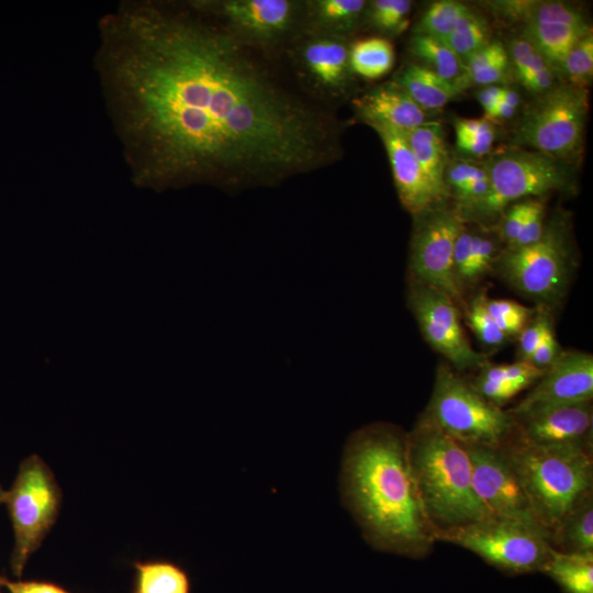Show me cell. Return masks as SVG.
Here are the masks:
<instances>
[{
    "instance_id": "cell-22",
    "label": "cell",
    "mask_w": 593,
    "mask_h": 593,
    "mask_svg": "<svg viewBox=\"0 0 593 593\" xmlns=\"http://www.w3.org/2000/svg\"><path fill=\"white\" fill-rule=\"evenodd\" d=\"M394 82L424 111L439 110L461 93L452 82L417 64H407Z\"/></svg>"
},
{
    "instance_id": "cell-3",
    "label": "cell",
    "mask_w": 593,
    "mask_h": 593,
    "mask_svg": "<svg viewBox=\"0 0 593 593\" xmlns=\"http://www.w3.org/2000/svg\"><path fill=\"white\" fill-rule=\"evenodd\" d=\"M407 448L417 494L436 540L489 516L473 490L465 446L425 413L407 433Z\"/></svg>"
},
{
    "instance_id": "cell-46",
    "label": "cell",
    "mask_w": 593,
    "mask_h": 593,
    "mask_svg": "<svg viewBox=\"0 0 593 593\" xmlns=\"http://www.w3.org/2000/svg\"><path fill=\"white\" fill-rule=\"evenodd\" d=\"M556 78V70L549 64H546L532 72L522 85L530 92L539 96L549 91L557 85Z\"/></svg>"
},
{
    "instance_id": "cell-34",
    "label": "cell",
    "mask_w": 593,
    "mask_h": 593,
    "mask_svg": "<svg viewBox=\"0 0 593 593\" xmlns=\"http://www.w3.org/2000/svg\"><path fill=\"white\" fill-rule=\"evenodd\" d=\"M545 373L529 361L518 360L507 365H488L481 367L480 376L511 385L517 393L536 383Z\"/></svg>"
},
{
    "instance_id": "cell-9",
    "label": "cell",
    "mask_w": 593,
    "mask_h": 593,
    "mask_svg": "<svg viewBox=\"0 0 593 593\" xmlns=\"http://www.w3.org/2000/svg\"><path fill=\"white\" fill-rule=\"evenodd\" d=\"M507 574L544 570L552 547L534 522L488 516L445 537Z\"/></svg>"
},
{
    "instance_id": "cell-51",
    "label": "cell",
    "mask_w": 593,
    "mask_h": 593,
    "mask_svg": "<svg viewBox=\"0 0 593 593\" xmlns=\"http://www.w3.org/2000/svg\"><path fill=\"white\" fill-rule=\"evenodd\" d=\"M501 100L506 104L511 105L512 108L517 109L521 102V97L515 90L504 88Z\"/></svg>"
},
{
    "instance_id": "cell-18",
    "label": "cell",
    "mask_w": 593,
    "mask_h": 593,
    "mask_svg": "<svg viewBox=\"0 0 593 593\" xmlns=\"http://www.w3.org/2000/svg\"><path fill=\"white\" fill-rule=\"evenodd\" d=\"M379 135L392 170L402 205L416 215L443 201L416 160L404 132L382 124H369Z\"/></svg>"
},
{
    "instance_id": "cell-4",
    "label": "cell",
    "mask_w": 593,
    "mask_h": 593,
    "mask_svg": "<svg viewBox=\"0 0 593 593\" xmlns=\"http://www.w3.org/2000/svg\"><path fill=\"white\" fill-rule=\"evenodd\" d=\"M517 472L536 523L550 536L593 485L592 446L537 445L513 435L500 447Z\"/></svg>"
},
{
    "instance_id": "cell-45",
    "label": "cell",
    "mask_w": 593,
    "mask_h": 593,
    "mask_svg": "<svg viewBox=\"0 0 593 593\" xmlns=\"http://www.w3.org/2000/svg\"><path fill=\"white\" fill-rule=\"evenodd\" d=\"M0 585L9 593H70L59 585L42 581H10L0 575Z\"/></svg>"
},
{
    "instance_id": "cell-29",
    "label": "cell",
    "mask_w": 593,
    "mask_h": 593,
    "mask_svg": "<svg viewBox=\"0 0 593 593\" xmlns=\"http://www.w3.org/2000/svg\"><path fill=\"white\" fill-rule=\"evenodd\" d=\"M411 53L441 79L455 82L465 71V65L446 42L425 35L413 34L409 46Z\"/></svg>"
},
{
    "instance_id": "cell-6",
    "label": "cell",
    "mask_w": 593,
    "mask_h": 593,
    "mask_svg": "<svg viewBox=\"0 0 593 593\" xmlns=\"http://www.w3.org/2000/svg\"><path fill=\"white\" fill-rule=\"evenodd\" d=\"M589 112V90L557 83L525 110L513 141L559 160L570 163L583 146Z\"/></svg>"
},
{
    "instance_id": "cell-23",
    "label": "cell",
    "mask_w": 593,
    "mask_h": 593,
    "mask_svg": "<svg viewBox=\"0 0 593 593\" xmlns=\"http://www.w3.org/2000/svg\"><path fill=\"white\" fill-rule=\"evenodd\" d=\"M590 32L592 30L589 24H527L523 27L522 36L537 49L558 74L560 65L570 49Z\"/></svg>"
},
{
    "instance_id": "cell-10",
    "label": "cell",
    "mask_w": 593,
    "mask_h": 593,
    "mask_svg": "<svg viewBox=\"0 0 593 593\" xmlns=\"http://www.w3.org/2000/svg\"><path fill=\"white\" fill-rule=\"evenodd\" d=\"M493 269L522 295L544 305H556L570 280V250L562 233L551 226L532 245L506 248L497 255Z\"/></svg>"
},
{
    "instance_id": "cell-14",
    "label": "cell",
    "mask_w": 593,
    "mask_h": 593,
    "mask_svg": "<svg viewBox=\"0 0 593 593\" xmlns=\"http://www.w3.org/2000/svg\"><path fill=\"white\" fill-rule=\"evenodd\" d=\"M465 448L470 460L473 490L488 515L536 523L522 481L502 449L484 446Z\"/></svg>"
},
{
    "instance_id": "cell-30",
    "label": "cell",
    "mask_w": 593,
    "mask_h": 593,
    "mask_svg": "<svg viewBox=\"0 0 593 593\" xmlns=\"http://www.w3.org/2000/svg\"><path fill=\"white\" fill-rule=\"evenodd\" d=\"M445 42L465 63L471 55L490 43L488 22L482 15L468 8Z\"/></svg>"
},
{
    "instance_id": "cell-12",
    "label": "cell",
    "mask_w": 593,
    "mask_h": 593,
    "mask_svg": "<svg viewBox=\"0 0 593 593\" xmlns=\"http://www.w3.org/2000/svg\"><path fill=\"white\" fill-rule=\"evenodd\" d=\"M411 240L410 270L414 281L434 287L456 303L462 301L452 268L456 239L465 227L458 210L436 204L415 215Z\"/></svg>"
},
{
    "instance_id": "cell-21",
    "label": "cell",
    "mask_w": 593,
    "mask_h": 593,
    "mask_svg": "<svg viewBox=\"0 0 593 593\" xmlns=\"http://www.w3.org/2000/svg\"><path fill=\"white\" fill-rule=\"evenodd\" d=\"M405 136L421 168L444 199L448 193L445 172L449 163L441 125L438 122H425L405 132Z\"/></svg>"
},
{
    "instance_id": "cell-47",
    "label": "cell",
    "mask_w": 593,
    "mask_h": 593,
    "mask_svg": "<svg viewBox=\"0 0 593 593\" xmlns=\"http://www.w3.org/2000/svg\"><path fill=\"white\" fill-rule=\"evenodd\" d=\"M457 146L486 131L493 124L486 119H455Z\"/></svg>"
},
{
    "instance_id": "cell-40",
    "label": "cell",
    "mask_w": 593,
    "mask_h": 593,
    "mask_svg": "<svg viewBox=\"0 0 593 593\" xmlns=\"http://www.w3.org/2000/svg\"><path fill=\"white\" fill-rule=\"evenodd\" d=\"M473 232L466 228V226L459 233L454 248L452 268L455 282L460 291L468 288V271L470 262V250Z\"/></svg>"
},
{
    "instance_id": "cell-42",
    "label": "cell",
    "mask_w": 593,
    "mask_h": 593,
    "mask_svg": "<svg viewBox=\"0 0 593 593\" xmlns=\"http://www.w3.org/2000/svg\"><path fill=\"white\" fill-rule=\"evenodd\" d=\"M549 326L551 324L548 316L540 314L529 325L523 328L519 333V360H529Z\"/></svg>"
},
{
    "instance_id": "cell-35",
    "label": "cell",
    "mask_w": 593,
    "mask_h": 593,
    "mask_svg": "<svg viewBox=\"0 0 593 593\" xmlns=\"http://www.w3.org/2000/svg\"><path fill=\"white\" fill-rule=\"evenodd\" d=\"M484 305L499 328L508 337L519 334L533 311L512 300H488Z\"/></svg>"
},
{
    "instance_id": "cell-2",
    "label": "cell",
    "mask_w": 593,
    "mask_h": 593,
    "mask_svg": "<svg viewBox=\"0 0 593 593\" xmlns=\"http://www.w3.org/2000/svg\"><path fill=\"white\" fill-rule=\"evenodd\" d=\"M343 505L376 550L422 558L437 541L409 461L407 433L378 422L355 430L340 462Z\"/></svg>"
},
{
    "instance_id": "cell-49",
    "label": "cell",
    "mask_w": 593,
    "mask_h": 593,
    "mask_svg": "<svg viewBox=\"0 0 593 593\" xmlns=\"http://www.w3.org/2000/svg\"><path fill=\"white\" fill-rule=\"evenodd\" d=\"M504 88L497 87V86H488L479 91L478 93V101L482 105V108L485 111V114H488L491 109L501 101L502 94H503Z\"/></svg>"
},
{
    "instance_id": "cell-36",
    "label": "cell",
    "mask_w": 593,
    "mask_h": 593,
    "mask_svg": "<svg viewBox=\"0 0 593 593\" xmlns=\"http://www.w3.org/2000/svg\"><path fill=\"white\" fill-rule=\"evenodd\" d=\"M467 323L478 338L488 346H501L507 339L486 311L482 295L475 298L467 309Z\"/></svg>"
},
{
    "instance_id": "cell-39",
    "label": "cell",
    "mask_w": 593,
    "mask_h": 593,
    "mask_svg": "<svg viewBox=\"0 0 593 593\" xmlns=\"http://www.w3.org/2000/svg\"><path fill=\"white\" fill-rule=\"evenodd\" d=\"M544 204L538 200H529V206L521 232L507 248H518L538 242L544 234Z\"/></svg>"
},
{
    "instance_id": "cell-37",
    "label": "cell",
    "mask_w": 593,
    "mask_h": 593,
    "mask_svg": "<svg viewBox=\"0 0 593 593\" xmlns=\"http://www.w3.org/2000/svg\"><path fill=\"white\" fill-rule=\"evenodd\" d=\"M495 242L485 235L473 232L468 271V288L479 282L494 266L496 254Z\"/></svg>"
},
{
    "instance_id": "cell-32",
    "label": "cell",
    "mask_w": 593,
    "mask_h": 593,
    "mask_svg": "<svg viewBox=\"0 0 593 593\" xmlns=\"http://www.w3.org/2000/svg\"><path fill=\"white\" fill-rule=\"evenodd\" d=\"M411 8L410 0H373L368 2L365 19L376 30L394 35L407 26Z\"/></svg>"
},
{
    "instance_id": "cell-17",
    "label": "cell",
    "mask_w": 593,
    "mask_h": 593,
    "mask_svg": "<svg viewBox=\"0 0 593 593\" xmlns=\"http://www.w3.org/2000/svg\"><path fill=\"white\" fill-rule=\"evenodd\" d=\"M296 49V64L310 87L323 97H338L348 90L353 71L349 47L344 37L306 34Z\"/></svg>"
},
{
    "instance_id": "cell-24",
    "label": "cell",
    "mask_w": 593,
    "mask_h": 593,
    "mask_svg": "<svg viewBox=\"0 0 593 593\" xmlns=\"http://www.w3.org/2000/svg\"><path fill=\"white\" fill-rule=\"evenodd\" d=\"M491 7L507 20L527 24L562 23L570 25L589 24L582 12L562 1H497Z\"/></svg>"
},
{
    "instance_id": "cell-28",
    "label": "cell",
    "mask_w": 593,
    "mask_h": 593,
    "mask_svg": "<svg viewBox=\"0 0 593 593\" xmlns=\"http://www.w3.org/2000/svg\"><path fill=\"white\" fill-rule=\"evenodd\" d=\"M392 43L383 37H367L349 47V65L353 74L365 79H378L387 75L394 65Z\"/></svg>"
},
{
    "instance_id": "cell-53",
    "label": "cell",
    "mask_w": 593,
    "mask_h": 593,
    "mask_svg": "<svg viewBox=\"0 0 593 593\" xmlns=\"http://www.w3.org/2000/svg\"><path fill=\"white\" fill-rule=\"evenodd\" d=\"M1 586V585H0ZM1 593V592H0Z\"/></svg>"
},
{
    "instance_id": "cell-41",
    "label": "cell",
    "mask_w": 593,
    "mask_h": 593,
    "mask_svg": "<svg viewBox=\"0 0 593 593\" xmlns=\"http://www.w3.org/2000/svg\"><path fill=\"white\" fill-rule=\"evenodd\" d=\"M483 167L469 161L457 160L448 164L445 172L447 191L452 190L457 198L482 171Z\"/></svg>"
},
{
    "instance_id": "cell-38",
    "label": "cell",
    "mask_w": 593,
    "mask_h": 593,
    "mask_svg": "<svg viewBox=\"0 0 593 593\" xmlns=\"http://www.w3.org/2000/svg\"><path fill=\"white\" fill-rule=\"evenodd\" d=\"M510 65L521 83L535 70L548 64L537 49L523 36L512 40L507 52Z\"/></svg>"
},
{
    "instance_id": "cell-15",
    "label": "cell",
    "mask_w": 593,
    "mask_h": 593,
    "mask_svg": "<svg viewBox=\"0 0 593 593\" xmlns=\"http://www.w3.org/2000/svg\"><path fill=\"white\" fill-rule=\"evenodd\" d=\"M511 415L514 435L528 443L592 446L591 402L535 406Z\"/></svg>"
},
{
    "instance_id": "cell-27",
    "label": "cell",
    "mask_w": 593,
    "mask_h": 593,
    "mask_svg": "<svg viewBox=\"0 0 593 593\" xmlns=\"http://www.w3.org/2000/svg\"><path fill=\"white\" fill-rule=\"evenodd\" d=\"M133 593H191L188 572L169 560L138 561L134 563Z\"/></svg>"
},
{
    "instance_id": "cell-25",
    "label": "cell",
    "mask_w": 593,
    "mask_h": 593,
    "mask_svg": "<svg viewBox=\"0 0 593 593\" xmlns=\"http://www.w3.org/2000/svg\"><path fill=\"white\" fill-rule=\"evenodd\" d=\"M550 546L566 553L593 552V497L585 494L550 536Z\"/></svg>"
},
{
    "instance_id": "cell-11",
    "label": "cell",
    "mask_w": 593,
    "mask_h": 593,
    "mask_svg": "<svg viewBox=\"0 0 593 593\" xmlns=\"http://www.w3.org/2000/svg\"><path fill=\"white\" fill-rule=\"evenodd\" d=\"M190 3L251 48H275L304 30V2L195 0Z\"/></svg>"
},
{
    "instance_id": "cell-13",
    "label": "cell",
    "mask_w": 593,
    "mask_h": 593,
    "mask_svg": "<svg viewBox=\"0 0 593 593\" xmlns=\"http://www.w3.org/2000/svg\"><path fill=\"white\" fill-rule=\"evenodd\" d=\"M457 303L445 292L414 281L409 305L427 343L458 370L486 363L475 351L461 326Z\"/></svg>"
},
{
    "instance_id": "cell-43",
    "label": "cell",
    "mask_w": 593,
    "mask_h": 593,
    "mask_svg": "<svg viewBox=\"0 0 593 593\" xmlns=\"http://www.w3.org/2000/svg\"><path fill=\"white\" fill-rule=\"evenodd\" d=\"M529 206V200L517 202L506 208L502 222V237L507 247L516 240Z\"/></svg>"
},
{
    "instance_id": "cell-48",
    "label": "cell",
    "mask_w": 593,
    "mask_h": 593,
    "mask_svg": "<svg viewBox=\"0 0 593 593\" xmlns=\"http://www.w3.org/2000/svg\"><path fill=\"white\" fill-rule=\"evenodd\" d=\"M494 139L495 127L493 125L486 131L475 135L471 139L459 145L458 148L474 157H481L486 155L491 150Z\"/></svg>"
},
{
    "instance_id": "cell-5",
    "label": "cell",
    "mask_w": 593,
    "mask_h": 593,
    "mask_svg": "<svg viewBox=\"0 0 593 593\" xmlns=\"http://www.w3.org/2000/svg\"><path fill=\"white\" fill-rule=\"evenodd\" d=\"M425 414L463 446L501 447L514 433L508 411L484 399L450 368L437 369Z\"/></svg>"
},
{
    "instance_id": "cell-33",
    "label": "cell",
    "mask_w": 593,
    "mask_h": 593,
    "mask_svg": "<svg viewBox=\"0 0 593 593\" xmlns=\"http://www.w3.org/2000/svg\"><path fill=\"white\" fill-rule=\"evenodd\" d=\"M558 74H562L566 82L588 89L593 78V35L592 32L582 37L567 54Z\"/></svg>"
},
{
    "instance_id": "cell-26",
    "label": "cell",
    "mask_w": 593,
    "mask_h": 593,
    "mask_svg": "<svg viewBox=\"0 0 593 593\" xmlns=\"http://www.w3.org/2000/svg\"><path fill=\"white\" fill-rule=\"evenodd\" d=\"M542 572L566 593H593V552L566 553L552 548Z\"/></svg>"
},
{
    "instance_id": "cell-8",
    "label": "cell",
    "mask_w": 593,
    "mask_h": 593,
    "mask_svg": "<svg viewBox=\"0 0 593 593\" xmlns=\"http://www.w3.org/2000/svg\"><path fill=\"white\" fill-rule=\"evenodd\" d=\"M484 169L490 190L481 202L460 214L463 220H492L518 199L561 190L571 181L568 163L536 150L521 148L494 154Z\"/></svg>"
},
{
    "instance_id": "cell-1",
    "label": "cell",
    "mask_w": 593,
    "mask_h": 593,
    "mask_svg": "<svg viewBox=\"0 0 593 593\" xmlns=\"http://www.w3.org/2000/svg\"><path fill=\"white\" fill-rule=\"evenodd\" d=\"M98 26L94 67L135 186L273 187L339 154L332 116L190 2L124 1Z\"/></svg>"
},
{
    "instance_id": "cell-31",
    "label": "cell",
    "mask_w": 593,
    "mask_h": 593,
    "mask_svg": "<svg viewBox=\"0 0 593 593\" xmlns=\"http://www.w3.org/2000/svg\"><path fill=\"white\" fill-rule=\"evenodd\" d=\"M468 8L455 0L432 2L416 23L413 34L430 36L445 42Z\"/></svg>"
},
{
    "instance_id": "cell-50",
    "label": "cell",
    "mask_w": 593,
    "mask_h": 593,
    "mask_svg": "<svg viewBox=\"0 0 593 593\" xmlns=\"http://www.w3.org/2000/svg\"><path fill=\"white\" fill-rule=\"evenodd\" d=\"M515 111L516 109L501 100L491 109L486 116L490 119H510L514 115Z\"/></svg>"
},
{
    "instance_id": "cell-7",
    "label": "cell",
    "mask_w": 593,
    "mask_h": 593,
    "mask_svg": "<svg viewBox=\"0 0 593 593\" xmlns=\"http://www.w3.org/2000/svg\"><path fill=\"white\" fill-rule=\"evenodd\" d=\"M4 503L14 534L11 569L20 578L55 524L61 504L59 485L41 457L32 455L21 462Z\"/></svg>"
},
{
    "instance_id": "cell-20",
    "label": "cell",
    "mask_w": 593,
    "mask_h": 593,
    "mask_svg": "<svg viewBox=\"0 0 593 593\" xmlns=\"http://www.w3.org/2000/svg\"><path fill=\"white\" fill-rule=\"evenodd\" d=\"M365 0H312L304 2V33L344 37L365 19Z\"/></svg>"
},
{
    "instance_id": "cell-19",
    "label": "cell",
    "mask_w": 593,
    "mask_h": 593,
    "mask_svg": "<svg viewBox=\"0 0 593 593\" xmlns=\"http://www.w3.org/2000/svg\"><path fill=\"white\" fill-rule=\"evenodd\" d=\"M359 118L366 124H382L409 132L424 124L426 113L394 81L374 87L354 99Z\"/></svg>"
},
{
    "instance_id": "cell-16",
    "label": "cell",
    "mask_w": 593,
    "mask_h": 593,
    "mask_svg": "<svg viewBox=\"0 0 593 593\" xmlns=\"http://www.w3.org/2000/svg\"><path fill=\"white\" fill-rule=\"evenodd\" d=\"M593 357L579 350L560 351L544 376L511 413L535 406L591 402Z\"/></svg>"
},
{
    "instance_id": "cell-52",
    "label": "cell",
    "mask_w": 593,
    "mask_h": 593,
    "mask_svg": "<svg viewBox=\"0 0 593 593\" xmlns=\"http://www.w3.org/2000/svg\"><path fill=\"white\" fill-rule=\"evenodd\" d=\"M7 491L0 485V505L4 503Z\"/></svg>"
},
{
    "instance_id": "cell-44",
    "label": "cell",
    "mask_w": 593,
    "mask_h": 593,
    "mask_svg": "<svg viewBox=\"0 0 593 593\" xmlns=\"http://www.w3.org/2000/svg\"><path fill=\"white\" fill-rule=\"evenodd\" d=\"M560 353L552 327L545 332L540 343L529 358V362L539 369L546 370Z\"/></svg>"
}]
</instances>
